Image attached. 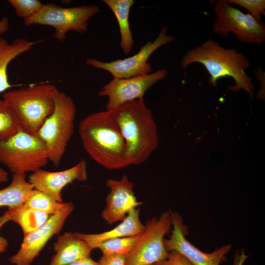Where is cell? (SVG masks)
<instances>
[{
	"label": "cell",
	"instance_id": "cell-1",
	"mask_svg": "<svg viewBox=\"0 0 265 265\" xmlns=\"http://www.w3.org/2000/svg\"><path fill=\"white\" fill-rule=\"evenodd\" d=\"M78 132L86 153L103 168L119 170L132 165L125 140L108 110L84 117L80 122Z\"/></svg>",
	"mask_w": 265,
	"mask_h": 265
},
{
	"label": "cell",
	"instance_id": "cell-2",
	"mask_svg": "<svg viewBox=\"0 0 265 265\" xmlns=\"http://www.w3.org/2000/svg\"><path fill=\"white\" fill-rule=\"evenodd\" d=\"M195 63L205 67L210 74L209 82L212 86L217 85L218 79L229 77L233 78L235 84L228 86V90L236 92L243 89L253 98L255 87L252 79L245 72L251 64L242 53L233 49L225 48L210 38L188 51L181 61L184 70Z\"/></svg>",
	"mask_w": 265,
	"mask_h": 265
},
{
	"label": "cell",
	"instance_id": "cell-3",
	"mask_svg": "<svg viewBox=\"0 0 265 265\" xmlns=\"http://www.w3.org/2000/svg\"><path fill=\"white\" fill-rule=\"evenodd\" d=\"M125 140L132 165L146 161L158 146L157 126L144 99L108 110Z\"/></svg>",
	"mask_w": 265,
	"mask_h": 265
},
{
	"label": "cell",
	"instance_id": "cell-4",
	"mask_svg": "<svg viewBox=\"0 0 265 265\" xmlns=\"http://www.w3.org/2000/svg\"><path fill=\"white\" fill-rule=\"evenodd\" d=\"M59 90L50 83H41L7 91L2 99L12 108L21 130L37 136L45 120L53 112Z\"/></svg>",
	"mask_w": 265,
	"mask_h": 265
},
{
	"label": "cell",
	"instance_id": "cell-5",
	"mask_svg": "<svg viewBox=\"0 0 265 265\" xmlns=\"http://www.w3.org/2000/svg\"><path fill=\"white\" fill-rule=\"evenodd\" d=\"M76 107L72 98L58 91L54 108L40 128L37 137L45 144L49 161L57 166L74 132Z\"/></svg>",
	"mask_w": 265,
	"mask_h": 265
},
{
	"label": "cell",
	"instance_id": "cell-6",
	"mask_svg": "<svg viewBox=\"0 0 265 265\" xmlns=\"http://www.w3.org/2000/svg\"><path fill=\"white\" fill-rule=\"evenodd\" d=\"M49 161L48 150L43 142L22 130L0 142V163L13 174L33 173Z\"/></svg>",
	"mask_w": 265,
	"mask_h": 265
},
{
	"label": "cell",
	"instance_id": "cell-7",
	"mask_svg": "<svg viewBox=\"0 0 265 265\" xmlns=\"http://www.w3.org/2000/svg\"><path fill=\"white\" fill-rule=\"evenodd\" d=\"M100 11V8L95 4L63 7L50 3L44 4L38 12L24 20V24L26 26L40 25L51 26L55 30L54 38L63 42L69 31L86 32L89 20Z\"/></svg>",
	"mask_w": 265,
	"mask_h": 265
},
{
	"label": "cell",
	"instance_id": "cell-8",
	"mask_svg": "<svg viewBox=\"0 0 265 265\" xmlns=\"http://www.w3.org/2000/svg\"><path fill=\"white\" fill-rule=\"evenodd\" d=\"M214 13L212 30L214 34L226 37L232 32L243 43L260 44L265 41V24L234 7L227 0H217Z\"/></svg>",
	"mask_w": 265,
	"mask_h": 265
},
{
	"label": "cell",
	"instance_id": "cell-9",
	"mask_svg": "<svg viewBox=\"0 0 265 265\" xmlns=\"http://www.w3.org/2000/svg\"><path fill=\"white\" fill-rule=\"evenodd\" d=\"M172 225L170 211L148 220L136 246L126 256L125 265H153L166 259L169 252L164 237L171 231Z\"/></svg>",
	"mask_w": 265,
	"mask_h": 265
},
{
	"label": "cell",
	"instance_id": "cell-10",
	"mask_svg": "<svg viewBox=\"0 0 265 265\" xmlns=\"http://www.w3.org/2000/svg\"><path fill=\"white\" fill-rule=\"evenodd\" d=\"M167 31L166 26L162 27L153 42L148 41L137 53L132 56L109 62L88 58L85 62L94 68L108 72L113 78L128 79L149 74L152 69L148 61L151 55L160 47L175 40L173 36L166 34Z\"/></svg>",
	"mask_w": 265,
	"mask_h": 265
},
{
	"label": "cell",
	"instance_id": "cell-11",
	"mask_svg": "<svg viewBox=\"0 0 265 265\" xmlns=\"http://www.w3.org/2000/svg\"><path fill=\"white\" fill-rule=\"evenodd\" d=\"M74 209L73 203H65L60 212L50 215L40 227L24 235L20 249L9 258V261L15 265H31L47 242L59 234Z\"/></svg>",
	"mask_w": 265,
	"mask_h": 265
},
{
	"label": "cell",
	"instance_id": "cell-12",
	"mask_svg": "<svg viewBox=\"0 0 265 265\" xmlns=\"http://www.w3.org/2000/svg\"><path fill=\"white\" fill-rule=\"evenodd\" d=\"M165 68L149 74L128 79L113 78L98 93L106 97V110L113 109L128 102L143 99L146 92L167 75Z\"/></svg>",
	"mask_w": 265,
	"mask_h": 265
},
{
	"label": "cell",
	"instance_id": "cell-13",
	"mask_svg": "<svg viewBox=\"0 0 265 265\" xmlns=\"http://www.w3.org/2000/svg\"><path fill=\"white\" fill-rule=\"evenodd\" d=\"M170 212L173 229L169 238L164 239V246L168 252H179L192 265H220L226 260V255L231 250V245H224L211 253L202 251L186 239L180 216L177 212Z\"/></svg>",
	"mask_w": 265,
	"mask_h": 265
},
{
	"label": "cell",
	"instance_id": "cell-14",
	"mask_svg": "<svg viewBox=\"0 0 265 265\" xmlns=\"http://www.w3.org/2000/svg\"><path fill=\"white\" fill-rule=\"evenodd\" d=\"M106 186L110 191L106 198V205L101 217L108 224L122 221L132 209L137 208L142 202L137 200L134 194V184L126 175L121 179H109Z\"/></svg>",
	"mask_w": 265,
	"mask_h": 265
},
{
	"label": "cell",
	"instance_id": "cell-15",
	"mask_svg": "<svg viewBox=\"0 0 265 265\" xmlns=\"http://www.w3.org/2000/svg\"><path fill=\"white\" fill-rule=\"evenodd\" d=\"M87 178V163L82 159L74 166L62 171L52 172L40 169L32 173L28 181L34 189L62 203V189L73 181L84 182Z\"/></svg>",
	"mask_w": 265,
	"mask_h": 265
},
{
	"label": "cell",
	"instance_id": "cell-16",
	"mask_svg": "<svg viewBox=\"0 0 265 265\" xmlns=\"http://www.w3.org/2000/svg\"><path fill=\"white\" fill-rule=\"evenodd\" d=\"M140 210L139 208L132 210L120 223L109 231L98 234H83L78 232H75V234L93 249L108 239L142 234L145 230V226L140 219Z\"/></svg>",
	"mask_w": 265,
	"mask_h": 265
},
{
	"label": "cell",
	"instance_id": "cell-17",
	"mask_svg": "<svg viewBox=\"0 0 265 265\" xmlns=\"http://www.w3.org/2000/svg\"><path fill=\"white\" fill-rule=\"evenodd\" d=\"M55 254L50 265H67L90 257L93 249L80 238L75 232L60 235L53 244Z\"/></svg>",
	"mask_w": 265,
	"mask_h": 265
},
{
	"label": "cell",
	"instance_id": "cell-18",
	"mask_svg": "<svg viewBox=\"0 0 265 265\" xmlns=\"http://www.w3.org/2000/svg\"><path fill=\"white\" fill-rule=\"evenodd\" d=\"M36 43L24 38H17L11 43L0 38V93H4L13 86L8 79L9 63L18 56L30 50Z\"/></svg>",
	"mask_w": 265,
	"mask_h": 265
},
{
	"label": "cell",
	"instance_id": "cell-19",
	"mask_svg": "<svg viewBox=\"0 0 265 265\" xmlns=\"http://www.w3.org/2000/svg\"><path fill=\"white\" fill-rule=\"evenodd\" d=\"M103 1L111 9L116 17L120 33V46L123 53L128 54L132 51L134 44L129 23V14L134 1L103 0Z\"/></svg>",
	"mask_w": 265,
	"mask_h": 265
},
{
	"label": "cell",
	"instance_id": "cell-20",
	"mask_svg": "<svg viewBox=\"0 0 265 265\" xmlns=\"http://www.w3.org/2000/svg\"><path fill=\"white\" fill-rule=\"evenodd\" d=\"M33 186L26 180L25 174H13L10 184L0 189V207H15L25 202Z\"/></svg>",
	"mask_w": 265,
	"mask_h": 265
},
{
	"label": "cell",
	"instance_id": "cell-21",
	"mask_svg": "<svg viewBox=\"0 0 265 265\" xmlns=\"http://www.w3.org/2000/svg\"><path fill=\"white\" fill-rule=\"evenodd\" d=\"M3 215L9 220L19 224L24 235L40 227L50 216L27 208L24 204L18 207L8 208Z\"/></svg>",
	"mask_w": 265,
	"mask_h": 265
},
{
	"label": "cell",
	"instance_id": "cell-22",
	"mask_svg": "<svg viewBox=\"0 0 265 265\" xmlns=\"http://www.w3.org/2000/svg\"><path fill=\"white\" fill-rule=\"evenodd\" d=\"M24 205L52 215L60 212L63 208L65 203L59 202L50 195L33 188L29 192Z\"/></svg>",
	"mask_w": 265,
	"mask_h": 265
},
{
	"label": "cell",
	"instance_id": "cell-23",
	"mask_svg": "<svg viewBox=\"0 0 265 265\" xmlns=\"http://www.w3.org/2000/svg\"><path fill=\"white\" fill-rule=\"evenodd\" d=\"M21 130L20 123L11 107L0 99V142L4 141Z\"/></svg>",
	"mask_w": 265,
	"mask_h": 265
},
{
	"label": "cell",
	"instance_id": "cell-24",
	"mask_svg": "<svg viewBox=\"0 0 265 265\" xmlns=\"http://www.w3.org/2000/svg\"><path fill=\"white\" fill-rule=\"evenodd\" d=\"M141 235L108 239L99 244L96 248L99 249L103 255L119 254L126 256L136 246Z\"/></svg>",
	"mask_w": 265,
	"mask_h": 265
},
{
	"label": "cell",
	"instance_id": "cell-25",
	"mask_svg": "<svg viewBox=\"0 0 265 265\" xmlns=\"http://www.w3.org/2000/svg\"><path fill=\"white\" fill-rule=\"evenodd\" d=\"M8 2L15 10L16 14L24 20L36 13L44 5L39 0H8Z\"/></svg>",
	"mask_w": 265,
	"mask_h": 265
},
{
	"label": "cell",
	"instance_id": "cell-26",
	"mask_svg": "<svg viewBox=\"0 0 265 265\" xmlns=\"http://www.w3.org/2000/svg\"><path fill=\"white\" fill-rule=\"evenodd\" d=\"M232 4L243 7L256 20L262 21L261 15H265V0H227Z\"/></svg>",
	"mask_w": 265,
	"mask_h": 265
},
{
	"label": "cell",
	"instance_id": "cell-27",
	"mask_svg": "<svg viewBox=\"0 0 265 265\" xmlns=\"http://www.w3.org/2000/svg\"><path fill=\"white\" fill-rule=\"evenodd\" d=\"M156 264L157 265H192L183 255L175 251L169 252L166 259Z\"/></svg>",
	"mask_w": 265,
	"mask_h": 265
},
{
	"label": "cell",
	"instance_id": "cell-28",
	"mask_svg": "<svg viewBox=\"0 0 265 265\" xmlns=\"http://www.w3.org/2000/svg\"><path fill=\"white\" fill-rule=\"evenodd\" d=\"M126 256L119 254L103 255L100 265H125Z\"/></svg>",
	"mask_w": 265,
	"mask_h": 265
},
{
	"label": "cell",
	"instance_id": "cell-29",
	"mask_svg": "<svg viewBox=\"0 0 265 265\" xmlns=\"http://www.w3.org/2000/svg\"><path fill=\"white\" fill-rule=\"evenodd\" d=\"M9 219L3 216L0 217V230L3 225L7 222ZM8 245V242L6 238L0 235V253L5 252Z\"/></svg>",
	"mask_w": 265,
	"mask_h": 265
},
{
	"label": "cell",
	"instance_id": "cell-30",
	"mask_svg": "<svg viewBox=\"0 0 265 265\" xmlns=\"http://www.w3.org/2000/svg\"><path fill=\"white\" fill-rule=\"evenodd\" d=\"M67 265H100L99 262L92 259L90 257L85 258Z\"/></svg>",
	"mask_w": 265,
	"mask_h": 265
},
{
	"label": "cell",
	"instance_id": "cell-31",
	"mask_svg": "<svg viewBox=\"0 0 265 265\" xmlns=\"http://www.w3.org/2000/svg\"><path fill=\"white\" fill-rule=\"evenodd\" d=\"M248 257V256L245 255L243 250L241 251L240 253L239 251H237L235 255L233 265H243Z\"/></svg>",
	"mask_w": 265,
	"mask_h": 265
},
{
	"label": "cell",
	"instance_id": "cell-32",
	"mask_svg": "<svg viewBox=\"0 0 265 265\" xmlns=\"http://www.w3.org/2000/svg\"><path fill=\"white\" fill-rule=\"evenodd\" d=\"M9 29V19L3 17L0 20V38Z\"/></svg>",
	"mask_w": 265,
	"mask_h": 265
},
{
	"label": "cell",
	"instance_id": "cell-33",
	"mask_svg": "<svg viewBox=\"0 0 265 265\" xmlns=\"http://www.w3.org/2000/svg\"><path fill=\"white\" fill-rule=\"evenodd\" d=\"M7 180V172L0 166V183L6 182Z\"/></svg>",
	"mask_w": 265,
	"mask_h": 265
},
{
	"label": "cell",
	"instance_id": "cell-34",
	"mask_svg": "<svg viewBox=\"0 0 265 265\" xmlns=\"http://www.w3.org/2000/svg\"><path fill=\"white\" fill-rule=\"evenodd\" d=\"M157 265L156 264H154V265Z\"/></svg>",
	"mask_w": 265,
	"mask_h": 265
}]
</instances>
